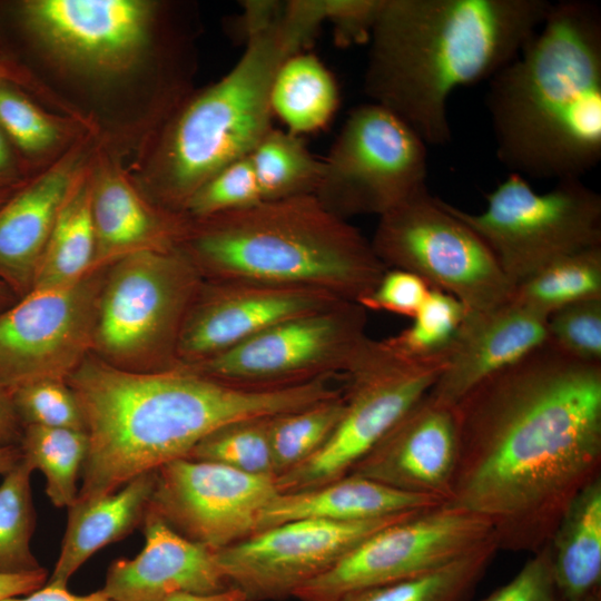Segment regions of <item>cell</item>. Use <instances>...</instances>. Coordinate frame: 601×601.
Returning a JSON list of instances; mask_svg holds the SVG:
<instances>
[{
    "mask_svg": "<svg viewBox=\"0 0 601 601\" xmlns=\"http://www.w3.org/2000/svg\"><path fill=\"white\" fill-rule=\"evenodd\" d=\"M601 297V246L560 258L513 287L510 300L548 318L556 311Z\"/></svg>",
    "mask_w": 601,
    "mask_h": 601,
    "instance_id": "obj_29",
    "label": "cell"
},
{
    "mask_svg": "<svg viewBox=\"0 0 601 601\" xmlns=\"http://www.w3.org/2000/svg\"><path fill=\"white\" fill-rule=\"evenodd\" d=\"M549 343L580 361L601 363V297L565 306L548 317Z\"/></svg>",
    "mask_w": 601,
    "mask_h": 601,
    "instance_id": "obj_39",
    "label": "cell"
},
{
    "mask_svg": "<svg viewBox=\"0 0 601 601\" xmlns=\"http://www.w3.org/2000/svg\"><path fill=\"white\" fill-rule=\"evenodd\" d=\"M418 511L354 522L295 520L216 551V559L230 587L253 601H280L294 597L376 531Z\"/></svg>",
    "mask_w": 601,
    "mask_h": 601,
    "instance_id": "obj_15",
    "label": "cell"
},
{
    "mask_svg": "<svg viewBox=\"0 0 601 601\" xmlns=\"http://www.w3.org/2000/svg\"><path fill=\"white\" fill-rule=\"evenodd\" d=\"M430 289L417 275L387 268L376 287L358 304L366 311L387 312L413 318Z\"/></svg>",
    "mask_w": 601,
    "mask_h": 601,
    "instance_id": "obj_42",
    "label": "cell"
},
{
    "mask_svg": "<svg viewBox=\"0 0 601 601\" xmlns=\"http://www.w3.org/2000/svg\"><path fill=\"white\" fill-rule=\"evenodd\" d=\"M249 155L225 166L207 179L187 200L184 215L200 219L262 201Z\"/></svg>",
    "mask_w": 601,
    "mask_h": 601,
    "instance_id": "obj_38",
    "label": "cell"
},
{
    "mask_svg": "<svg viewBox=\"0 0 601 601\" xmlns=\"http://www.w3.org/2000/svg\"><path fill=\"white\" fill-rule=\"evenodd\" d=\"M91 214L96 269L136 252L176 248L188 224L184 214L150 207L114 171L91 181Z\"/></svg>",
    "mask_w": 601,
    "mask_h": 601,
    "instance_id": "obj_23",
    "label": "cell"
},
{
    "mask_svg": "<svg viewBox=\"0 0 601 601\" xmlns=\"http://www.w3.org/2000/svg\"><path fill=\"white\" fill-rule=\"evenodd\" d=\"M145 545L132 559H117L102 592L112 601H166L179 593L207 594L229 588L216 551L193 542L147 510Z\"/></svg>",
    "mask_w": 601,
    "mask_h": 601,
    "instance_id": "obj_21",
    "label": "cell"
},
{
    "mask_svg": "<svg viewBox=\"0 0 601 601\" xmlns=\"http://www.w3.org/2000/svg\"><path fill=\"white\" fill-rule=\"evenodd\" d=\"M178 247L206 279L306 287L357 304L387 269L371 239L315 195L188 218Z\"/></svg>",
    "mask_w": 601,
    "mask_h": 601,
    "instance_id": "obj_6",
    "label": "cell"
},
{
    "mask_svg": "<svg viewBox=\"0 0 601 601\" xmlns=\"http://www.w3.org/2000/svg\"><path fill=\"white\" fill-rule=\"evenodd\" d=\"M238 18L245 49L218 81L171 118L157 156L155 186L170 210L214 174L248 156L273 128L272 88L282 65L321 30L323 0L245 1Z\"/></svg>",
    "mask_w": 601,
    "mask_h": 601,
    "instance_id": "obj_5",
    "label": "cell"
},
{
    "mask_svg": "<svg viewBox=\"0 0 601 601\" xmlns=\"http://www.w3.org/2000/svg\"><path fill=\"white\" fill-rule=\"evenodd\" d=\"M466 311L454 296L430 289L412 324L386 342L404 356L432 358L447 353Z\"/></svg>",
    "mask_w": 601,
    "mask_h": 601,
    "instance_id": "obj_36",
    "label": "cell"
},
{
    "mask_svg": "<svg viewBox=\"0 0 601 601\" xmlns=\"http://www.w3.org/2000/svg\"><path fill=\"white\" fill-rule=\"evenodd\" d=\"M0 205H1V197H0ZM6 297V286L0 282V303Z\"/></svg>",
    "mask_w": 601,
    "mask_h": 601,
    "instance_id": "obj_51",
    "label": "cell"
},
{
    "mask_svg": "<svg viewBox=\"0 0 601 601\" xmlns=\"http://www.w3.org/2000/svg\"><path fill=\"white\" fill-rule=\"evenodd\" d=\"M549 0H383L363 88L426 145L452 139L449 99L490 80L544 21Z\"/></svg>",
    "mask_w": 601,
    "mask_h": 601,
    "instance_id": "obj_3",
    "label": "cell"
},
{
    "mask_svg": "<svg viewBox=\"0 0 601 601\" xmlns=\"http://www.w3.org/2000/svg\"><path fill=\"white\" fill-rule=\"evenodd\" d=\"M344 407L342 390L305 407L270 416L268 432L275 479L295 469L325 445Z\"/></svg>",
    "mask_w": 601,
    "mask_h": 601,
    "instance_id": "obj_33",
    "label": "cell"
},
{
    "mask_svg": "<svg viewBox=\"0 0 601 601\" xmlns=\"http://www.w3.org/2000/svg\"><path fill=\"white\" fill-rule=\"evenodd\" d=\"M47 580L45 568L28 573L0 574V601L29 594L45 585Z\"/></svg>",
    "mask_w": 601,
    "mask_h": 601,
    "instance_id": "obj_44",
    "label": "cell"
},
{
    "mask_svg": "<svg viewBox=\"0 0 601 601\" xmlns=\"http://www.w3.org/2000/svg\"><path fill=\"white\" fill-rule=\"evenodd\" d=\"M12 167V155L6 135L0 128V177H3Z\"/></svg>",
    "mask_w": 601,
    "mask_h": 601,
    "instance_id": "obj_49",
    "label": "cell"
},
{
    "mask_svg": "<svg viewBox=\"0 0 601 601\" xmlns=\"http://www.w3.org/2000/svg\"><path fill=\"white\" fill-rule=\"evenodd\" d=\"M442 503L445 502L436 497L407 493L373 480L346 475L311 490L278 492L260 512L255 533L302 519L365 521Z\"/></svg>",
    "mask_w": 601,
    "mask_h": 601,
    "instance_id": "obj_24",
    "label": "cell"
},
{
    "mask_svg": "<svg viewBox=\"0 0 601 601\" xmlns=\"http://www.w3.org/2000/svg\"><path fill=\"white\" fill-rule=\"evenodd\" d=\"M485 105L500 162L522 177L581 179L601 159V11L553 3L490 80Z\"/></svg>",
    "mask_w": 601,
    "mask_h": 601,
    "instance_id": "obj_4",
    "label": "cell"
},
{
    "mask_svg": "<svg viewBox=\"0 0 601 601\" xmlns=\"http://www.w3.org/2000/svg\"><path fill=\"white\" fill-rule=\"evenodd\" d=\"M494 540L487 521L442 503L376 531L299 588L294 598L338 601L364 589L433 572Z\"/></svg>",
    "mask_w": 601,
    "mask_h": 601,
    "instance_id": "obj_13",
    "label": "cell"
},
{
    "mask_svg": "<svg viewBox=\"0 0 601 601\" xmlns=\"http://www.w3.org/2000/svg\"><path fill=\"white\" fill-rule=\"evenodd\" d=\"M22 460L19 444L0 443V475H6Z\"/></svg>",
    "mask_w": 601,
    "mask_h": 601,
    "instance_id": "obj_48",
    "label": "cell"
},
{
    "mask_svg": "<svg viewBox=\"0 0 601 601\" xmlns=\"http://www.w3.org/2000/svg\"><path fill=\"white\" fill-rule=\"evenodd\" d=\"M20 14L50 55L76 69L120 75L152 42L157 4L142 0H29Z\"/></svg>",
    "mask_w": 601,
    "mask_h": 601,
    "instance_id": "obj_17",
    "label": "cell"
},
{
    "mask_svg": "<svg viewBox=\"0 0 601 601\" xmlns=\"http://www.w3.org/2000/svg\"><path fill=\"white\" fill-rule=\"evenodd\" d=\"M19 446L22 459L46 477V494L56 508L71 506L79 493L78 481L86 461V431L26 425Z\"/></svg>",
    "mask_w": 601,
    "mask_h": 601,
    "instance_id": "obj_30",
    "label": "cell"
},
{
    "mask_svg": "<svg viewBox=\"0 0 601 601\" xmlns=\"http://www.w3.org/2000/svg\"><path fill=\"white\" fill-rule=\"evenodd\" d=\"M155 484V471L142 473L119 490L91 500H76L60 554L46 583L67 587L72 574L96 552L142 524Z\"/></svg>",
    "mask_w": 601,
    "mask_h": 601,
    "instance_id": "obj_25",
    "label": "cell"
},
{
    "mask_svg": "<svg viewBox=\"0 0 601 601\" xmlns=\"http://www.w3.org/2000/svg\"><path fill=\"white\" fill-rule=\"evenodd\" d=\"M263 200L315 195L322 159L300 136L272 128L249 154Z\"/></svg>",
    "mask_w": 601,
    "mask_h": 601,
    "instance_id": "obj_31",
    "label": "cell"
},
{
    "mask_svg": "<svg viewBox=\"0 0 601 601\" xmlns=\"http://www.w3.org/2000/svg\"><path fill=\"white\" fill-rule=\"evenodd\" d=\"M453 410L459 450L445 503L487 521L499 550L538 552L601 475V363L548 342Z\"/></svg>",
    "mask_w": 601,
    "mask_h": 601,
    "instance_id": "obj_1",
    "label": "cell"
},
{
    "mask_svg": "<svg viewBox=\"0 0 601 601\" xmlns=\"http://www.w3.org/2000/svg\"><path fill=\"white\" fill-rule=\"evenodd\" d=\"M269 418L270 416H259L226 424L199 441L186 459L218 463L253 475L275 477L269 446Z\"/></svg>",
    "mask_w": 601,
    "mask_h": 601,
    "instance_id": "obj_35",
    "label": "cell"
},
{
    "mask_svg": "<svg viewBox=\"0 0 601 601\" xmlns=\"http://www.w3.org/2000/svg\"><path fill=\"white\" fill-rule=\"evenodd\" d=\"M78 156L66 158L0 206V282L28 294L59 210L77 183Z\"/></svg>",
    "mask_w": 601,
    "mask_h": 601,
    "instance_id": "obj_22",
    "label": "cell"
},
{
    "mask_svg": "<svg viewBox=\"0 0 601 601\" xmlns=\"http://www.w3.org/2000/svg\"><path fill=\"white\" fill-rule=\"evenodd\" d=\"M277 493L273 476L184 457L155 471L148 510L181 536L219 551L253 535Z\"/></svg>",
    "mask_w": 601,
    "mask_h": 601,
    "instance_id": "obj_16",
    "label": "cell"
},
{
    "mask_svg": "<svg viewBox=\"0 0 601 601\" xmlns=\"http://www.w3.org/2000/svg\"><path fill=\"white\" fill-rule=\"evenodd\" d=\"M20 423L86 431L76 394L66 380L45 378L23 384L11 392Z\"/></svg>",
    "mask_w": 601,
    "mask_h": 601,
    "instance_id": "obj_37",
    "label": "cell"
},
{
    "mask_svg": "<svg viewBox=\"0 0 601 601\" xmlns=\"http://www.w3.org/2000/svg\"><path fill=\"white\" fill-rule=\"evenodd\" d=\"M32 472L22 459L0 483V574L42 569L30 546L36 526Z\"/></svg>",
    "mask_w": 601,
    "mask_h": 601,
    "instance_id": "obj_34",
    "label": "cell"
},
{
    "mask_svg": "<svg viewBox=\"0 0 601 601\" xmlns=\"http://www.w3.org/2000/svg\"><path fill=\"white\" fill-rule=\"evenodd\" d=\"M548 341V318L512 300L467 312L427 394L453 406L480 382Z\"/></svg>",
    "mask_w": 601,
    "mask_h": 601,
    "instance_id": "obj_20",
    "label": "cell"
},
{
    "mask_svg": "<svg viewBox=\"0 0 601 601\" xmlns=\"http://www.w3.org/2000/svg\"><path fill=\"white\" fill-rule=\"evenodd\" d=\"M1 601H112L102 590L78 595L71 593L67 587L46 583L40 589L20 597H12Z\"/></svg>",
    "mask_w": 601,
    "mask_h": 601,
    "instance_id": "obj_45",
    "label": "cell"
},
{
    "mask_svg": "<svg viewBox=\"0 0 601 601\" xmlns=\"http://www.w3.org/2000/svg\"><path fill=\"white\" fill-rule=\"evenodd\" d=\"M166 601H253L245 592L235 587H229L223 591L207 594L179 593L170 597Z\"/></svg>",
    "mask_w": 601,
    "mask_h": 601,
    "instance_id": "obj_47",
    "label": "cell"
},
{
    "mask_svg": "<svg viewBox=\"0 0 601 601\" xmlns=\"http://www.w3.org/2000/svg\"><path fill=\"white\" fill-rule=\"evenodd\" d=\"M446 354L417 359L396 352L386 339L370 338L343 375L345 407L325 445L275 479L279 493L311 490L351 472L418 400L445 366Z\"/></svg>",
    "mask_w": 601,
    "mask_h": 601,
    "instance_id": "obj_10",
    "label": "cell"
},
{
    "mask_svg": "<svg viewBox=\"0 0 601 601\" xmlns=\"http://www.w3.org/2000/svg\"><path fill=\"white\" fill-rule=\"evenodd\" d=\"M479 214L451 210L486 244L512 287L553 262L601 246V196L581 179L536 193L510 174L485 195Z\"/></svg>",
    "mask_w": 601,
    "mask_h": 601,
    "instance_id": "obj_8",
    "label": "cell"
},
{
    "mask_svg": "<svg viewBox=\"0 0 601 601\" xmlns=\"http://www.w3.org/2000/svg\"><path fill=\"white\" fill-rule=\"evenodd\" d=\"M342 300L306 287L203 278L179 333L178 366L201 363L278 323Z\"/></svg>",
    "mask_w": 601,
    "mask_h": 601,
    "instance_id": "obj_18",
    "label": "cell"
},
{
    "mask_svg": "<svg viewBox=\"0 0 601 601\" xmlns=\"http://www.w3.org/2000/svg\"><path fill=\"white\" fill-rule=\"evenodd\" d=\"M106 267L62 287L31 289L0 313V383L10 392L67 380L92 352Z\"/></svg>",
    "mask_w": 601,
    "mask_h": 601,
    "instance_id": "obj_14",
    "label": "cell"
},
{
    "mask_svg": "<svg viewBox=\"0 0 601 601\" xmlns=\"http://www.w3.org/2000/svg\"><path fill=\"white\" fill-rule=\"evenodd\" d=\"M66 381L89 437L77 500L108 495L142 473L187 457L199 441L226 424L295 411L338 393L328 377L255 388L185 366L127 371L93 353Z\"/></svg>",
    "mask_w": 601,
    "mask_h": 601,
    "instance_id": "obj_2",
    "label": "cell"
},
{
    "mask_svg": "<svg viewBox=\"0 0 601 601\" xmlns=\"http://www.w3.org/2000/svg\"><path fill=\"white\" fill-rule=\"evenodd\" d=\"M273 115L300 136L323 129L339 105L335 77L321 59L306 51L295 53L279 68L272 88Z\"/></svg>",
    "mask_w": 601,
    "mask_h": 601,
    "instance_id": "obj_28",
    "label": "cell"
},
{
    "mask_svg": "<svg viewBox=\"0 0 601 601\" xmlns=\"http://www.w3.org/2000/svg\"><path fill=\"white\" fill-rule=\"evenodd\" d=\"M371 244L386 268L417 275L466 313L511 298L513 287L483 239L427 188L380 216Z\"/></svg>",
    "mask_w": 601,
    "mask_h": 601,
    "instance_id": "obj_9",
    "label": "cell"
},
{
    "mask_svg": "<svg viewBox=\"0 0 601 601\" xmlns=\"http://www.w3.org/2000/svg\"><path fill=\"white\" fill-rule=\"evenodd\" d=\"M457 450L453 406L425 394L354 465L348 475L447 502Z\"/></svg>",
    "mask_w": 601,
    "mask_h": 601,
    "instance_id": "obj_19",
    "label": "cell"
},
{
    "mask_svg": "<svg viewBox=\"0 0 601 601\" xmlns=\"http://www.w3.org/2000/svg\"><path fill=\"white\" fill-rule=\"evenodd\" d=\"M201 280L179 247L136 252L107 266L93 354L127 371L178 366L179 333Z\"/></svg>",
    "mask_w": 601,
    "mask_h": 601,
    "instance_id": "obj_7",
    "label": "cell"
},
{
    "mask_svg": "<svg viewBox=\"0 0 601 601\" xmlns=\"http://www.w3.org/2000/svg\"><path fill=\"white\" fill-rule=\"evenodd\" d=\"M479 601H565L555 581L549 542L509 582Z\"/></svg>",
    "mask_w": 601,
    "mask_h": 601,
    "instance_id": "obj_41",
    "label": "cell"
},
{
    "mask_svg": "<svg viewBox=\"0 0 601 601\" xmlns=\"http://www.w3.org/2000/svg\"><path fill=\"white\" fill-rule=\"evenodd\" d=\"M0 128L28 154H41L60 139L59 127L24 96L0 82Z\"/></svg>",
    "mask_w": 601,
    "mask_h": 601,
    "instance_id": "obj_40",
    "label": "cell"
},
{
    "mask_svg": "<svg viewBox=\"0 0 601 601\" xmlns=\"http://www.w3.org/2000/svg\"><path fill=\"white\" fill-rule=\"evenodd\" d=\"M95 259L91 181L80 176L59 210L32 289L70 285L96 269Z\"/></svg>",
    "mask_w": 601,
    "mask_h": 601,
    "instance_id": "obj_27",
    "label": "cell"
},
{
    "mask_svg": "<svg viewBox=\"0 0 601 601\" xmlns=\"http://www.w3.org/2000/svg\"><path fill=\"white\" fill-rule=\"evenodd\" d=\"M497 551L494 540L433 572L364 589L338 601H470Z\"/></svg>",
    "mask_w": 601,
    "mask_h": 601,
    "instance_id": "obj_32",
    "label": "cell"
},
{
    "mask_svg": "<svg viewBox=\"0 0 601 601\" xmlns=\"http://www.w3.org/2000/svg\"><path fill=\"white\" fill-rule=\"evenodd\" d=\"M585 601H601V589L593 592Z\"/></svg>",
    "mask_w": 601,
    "mask_h": 601,
    "instance_id": "obj_50",
    "label": "cell"
},
{
    "mask_svg": "<svg viewBox=\"0 0 601 601\" xmlns=\"http://www.w3.org/2000/svg\"><path fill=\"white\" fill-rule=\"evenodd\" d=\"M427 145L375 102L355 107L326 157L315 196L335 215L378 217L427 188Z\"/></svg>",
    "mask_w": 601,
    "mask_h": 601,
    "instance_id": "obj_11",
    "label": "cell"
},
{
    "mask_svg": "<svg viewBox=\"0 0 601 601\" xmlns=\"http://www.w3.org/2000/svg\"><path fill=\"white\" fill-rule=\"evenodd\" d=\"M367 311L342 300L255 335L235 347L185 366L245 387L278 388L325 377H342L370 337Z\"/></svg>",
    "mask_w": 601,
    "mask_h": 601,
    "instance_id": "obj_12",
    "label": "cell"
},
{
    "mask_svg": "<svg viewBox=\"0 0 601 601\" xmlns=\"http://www.w3.org/2000/svg\"><path fill=\"white\" fill-rule=\"evenodd\" d=\"M383 0H323L324 20L335 43L349 47L370 41Z\"/></svg>",
    "mask_w": 601,
    "mask_h": 601,
    "instance_id": "obj_43",
    "label": "cell"
},
{
    "mask_svg": "<svg viewBox=\"0 0 601 601\" xmlns=\"http://www.w3.org/2000/svg\"><path fill=\"white\" fill-rule=\"evenodd\" d=\"M22 428L11 392L0 383V443L19 444Z\"/></svg>",
    "mask_w": 601,
    "mask_h": 601,
    "instance_id": "obj_46",
    "label": "cell"
},
{
    "mask_svg": "<svg viewBox=\"0 0 601 601\" xmlns=\"http://www.w3.org/2000/svg\"><path fill=\"white\" fill-rule=\"evenodd\" d=\"M549 544L565 601H585L601 589V475L574 496Z\"/></svg>",
    "mask_w": 601,
    "mask_h": 601,
    "instance_id": "obj_26",
    "label": "cell"
}]
</instances>
